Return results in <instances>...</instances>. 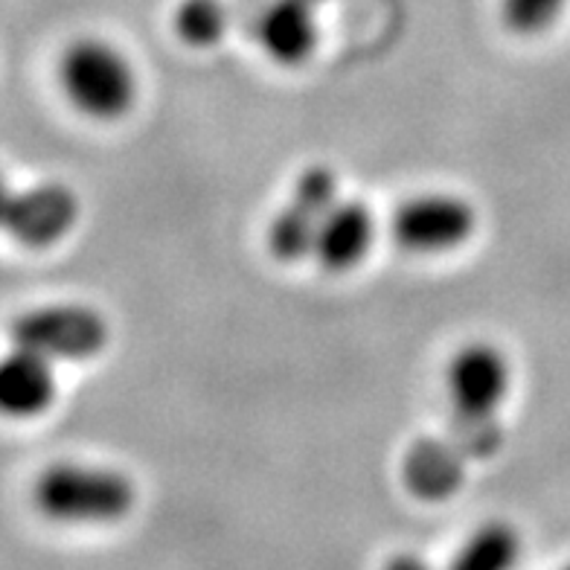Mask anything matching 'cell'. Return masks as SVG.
Here are the masks:
<instances>
[{"instance_id": "obj_1", "label": "cell", "mask_w": 570, "mask_h": 570, "mask_svg": "<svg viewBox=\"0 0 570 570\" xmlns=\"http://www.w3.org/2000/svg\"><path fill=\"white\" fill-rule=\"evenodd\" d=\"M32 503L45 518L68 527L117 524L137 507V487L126 472L94 463H53L38 474Z\"/></svg>"}, {"instance_id": "obj_2", "label": "cell", "mask_w": 570, "mask_h": 570, "mask_svg": "<svg viewBox=\"0 0 570 570\" xmlns=\"http://www.w3.org/2000/svg\"><path fill=\"white\" fill-rule=\"evenodd\" d=\"M59 88L76 114L94 122H117L135 111L140 76L120 47L106 38H76L56 68Z\"/></svg>"}, {"instance_id": "obj_3", "label": "cell", "mask_w": 570, "mask_h": 570, "mask_svg": "<svg viewBox=\"0 0 570 570\" xmlns=\"http://www.w3.org/2000/svg\"><path fill=\"white\" fill-rule=\"evenodd\" d=\"M9 341L53 364L88 361L106 350L111 326L99 308L85 303H47L18 315L9 326Z\"/></svg>"}, {"instance_id": "obj_4", "label": "cell", "mask_w": 570, "mask_h": 570, "mask_svg": "<svg viewBox=\"0 0 570 570\" xmlns=\"http://www.w3.org/2000/svg\"><path fill=\"white\" fill-rule=\"evenodd\" d=\"M341 198L338 173L326 164L306 166L294 178L292 196L283 210L268 222L265 248L283 265H294L315 254V239L321 230L323 216Z\"/></svg>"}, {"instance_id": "obj_5", "label": "cell", "mask_w": 570, "mask_h": 570, "mask_svg": "<svg viewBox=\"0 0 570 570\" xmlns=\"http://www.w3.org/2000/svg\"><path fill=\"white\" fill-rule=\"evenodd\" d=\"M478 210L454 193H422L399 204L391 222L396 245L416 256H443L465 248L478 233Z\"/></svg>"}, {"instance_id": "obj_6", "label": "cell", "mask_w": 570, "mask_h": 570, "mask_svg": "<svg viewBox=\"0 0 570 570\" xmlns=\"http://www.w3.org/2000/svg\"><path fill=\"white\" fill-rule=\"evenodd\" d=\"M445 393L460 420H492L512 393L510 358L489 341L460 346L445 370Z\"/></svg>"}, {"instance_id": "obj_7", "label": "cell", "mask_w": 570, "mask_h": 570, "mask_svg": "<svg viewBox=\"0 0 570 570\" xmlns=\"http://www.w3.org/2000/svg\"><path fill=\"white\" fill-rule=\"evenodd\" d=\"M82 216V202L65 180H41L16 189L3 233L21 248L47 250L68 239Z\"/></svg>"}, {"instance_id": "obj_8", "label": "cell", "mask_w": 570, "mask_h": 570, "mask_svg": "<svg viewBox=\"0 0 570 570\" xmlns=\"http://www.w3.org/2000/svg\"><path fill=\"white\" fill-rule=\"evenodd\" d=\"M379 222L370 204L358 198H338L321 222L315 239V259L332 274L355 271L373 254Z\"/></svg>"}, {"instance_id": "obj_9", "label": "cell", "mask_w": 570, "mask_h": 570, "mask_svg": "<svg viewBox=\"0 0 570 570\" xmlns=\"http://www.w3.org/2000/svg\"><path fill=\"white\" fill-rule=\"evenodd\" d=\"M59 396L56 364L45 355L12 346L0 355V416L7 420H38L53 407Z\"/></svg>"}, {"instance_id": "obj_10", "label": "cell", "mask_w": 570, "mask_h": 570, "mask_svg": "<svg viewBox=\"0 0 570 570\" xmlns=\"http://www.w3.org/2000/svg\"><path fill=\"white\" fill-rule=\"evenodd\" d=\"M256 41L279 68H301L321 47V23L306 0H277L256 23Z\"/></svg>"}, {"instance_id": "obj_11", "label": "cell", "mask_w": 570, "mask_h": 570, "mask_svg": "<svg viewBox=\"0 0 570 570\" xmlns=\"http://www.w3.org/2000/svg\"><path fill=\"white\" fill-rule=\"evenodd\" d=\"M521 535L507 521H489L481 530H474L460 548L454 568L463 570H501L512 568L521 559Z\"/></svg>"}, {"instance_id": "obj_12", "label": "cell", "mask_w": 570, "mask_h": 570, "mask_svg": "<svg viewBox=\"0 0 570 570\" xmlns=\"http://www.w3.org/2000/svg\"><path fill=\"white\" fill-rule=\"evenodd\" d=\"M230 12L222 0H180L173 12V30L178 41L193 50H210L225 41Z\"/></svg>"}, {"instance_id": "obj_13", "label": "cell", "mask_w": 570, "mask_h": 570, "mask_svg": "<svg viewBox=\"0 0 570 570\" xmlns=\"http://www.w3.org/2000/svg\"><path fill=\"white\" fill-rule=\"evenodd\" d=\"M405 481L422 498H436L458 487L460 469L451 465V454L440 445H420V451L407 458Z\"/></svg>"}, {"instance_id": "obj_14", "label": "cell", "mask_w": 570, "mask_h": 570, "mask_svg": "<svg viewBox=\"0 0 570 570\" xmlns=\"http://www.w3.org/2000/svg\"><path fill=\"white\" fill-rule=\"evenodd\" d=\"M562 0H507V21H512L518 30H535L556 16Z\"/></svg>"}, {"instance_id": "obj_15", "label": "cell", "mask_w": 570, "mask_h": 570, "mask_svg": "<svg viewBox=\"0 0 570 570\" xmlns=\"http://www.w3.org/2000/svg\"><path fill=\"white\" fill-rule=\"evenodd\" d=\"M12 198H16V187H12V180L7 178V173H0V230H3L9 207H12Z\"/></svg>"}]
</instances>
